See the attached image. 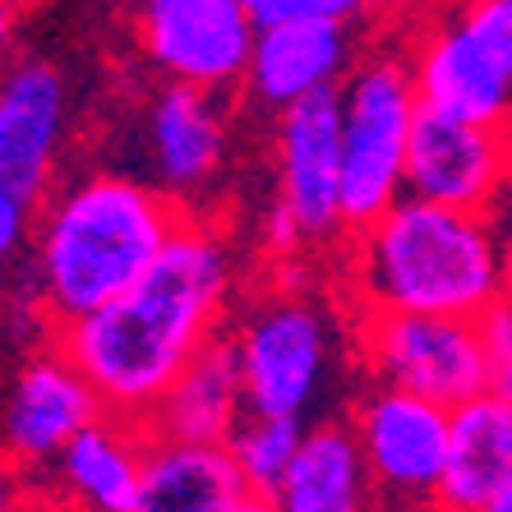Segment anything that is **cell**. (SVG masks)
I'll use <instances>...</instances> for the list:
<instances>
[{"label":"cell","mask_w":512,"mask_h":512,"mask_svg":"<svg viewBox=\"0 0 512 512\" xmlns=\"http://www.w3.org/2000/svg\"><path fill=\"white\" fill-rule=\"evenodd\" d=\"M356 291L370 314L480 319L503 300V231L485 213L406 194L360 231Z\"/></svg>","instance_id":"3"},{"label":"cell","mask_w":512,"mask_h":512,"mask_svg":"<svg viewBox=\"0 0 512 512\" xmlns=\"http://www.w3.org/2000/svg\"><path fill=\"white\" fill-rule=\"evenodd\" d=\"M512 476V402L476 397L453 411L448 471L434 512H480Z\"/></svg>","instance_id":"19"},{"label":"cell","mask_w":512,"mask_h":512,"mask_svg":"<svg viewBox=\"0 0 512 512\" xmlns=\"http://www.w3.org/2000/svg\"><path fill=\"white\" fill-rule=\"evenodd\" d=\"M480 328V346H485V379H489V397L512 402V305H494L489 314L476 319Z\"/></svg>","instance_id":"23"},{"label":"cell","mask_w":512,"mask_h":512,"mask_svg":"<svg viewBox=\"0 0 512 512\" xmlns=\"http://www.w3.org/2000/svg\"><path fill=\"white\" fill-rule=\"evenodd\" d=\"M5 512H19V508H5Z\"/></svg>","instance_id":"29"},{"label":"cell","mask_w":512,"mask_h":512,"mask_svg":"<svg viewBox=\"0 0 512 512\" xmlns=\"http://www.w3.org/2000/svg\"><path fill=\"white\" fill-rule=\"evenodd\" d=\"M457 14L480 37V47L512 74V0H480V5H466Z\"/></svg>","instance_id":"24"},{"label":"cell","mask_w":512,"mask_h":512,"mask_svg":"<svg viewBox=\"0 0 512 512\" xmlns=\"http://www.w3.org/2000/svg\"><path fill=\"white\" fill-rule=\"evenodd\" d=\"M143 56L167 84L185 88H231L250 74L254 19L250 0H153L134 19Z\"/></svg>","instance_id":"7"},{"label":"cell","mask_w":512,"mask_h":512,"mask_svg":"<svg viewBox=\"0 0 512 512\" xmlns=\"http://www.w3.org/2000/svg\"><path fill=\"white\" fill-rule=\"evenodd\" d=\"M250 489L231 462L227 443H176L148 439L143 489L134 512H227Z\"/></svg>","instance_id":"20"},{"label":"cell","mask_w":512,"mask_h":512,"mask_svg":"<svg viewBox=\"0 0 512 512\" xmlns=\"http://www.w3.org/2000/svg\"><path fill=\"white\" fill-rule=\"evenodd\" d=\"M231 282L222 236L185 217L153 273L93 319L60 328L56 346L84 370L107 416L148 425L190 360L222 333Z\"/></svg>","instance_id":"1"},{"label":"cell","mask_w":512,"mask_h":512,"mask_svg":"<svg viewBox=\"0 0 512 512\" xmlns=\"http://www.w3.org/2000/svg\"><path fill=\"white\" fill-rule=\"evenodd\" d=\"M420 120L411 56L374 51L342 84V227L370 231L406 199V157Z\"/></svg>","instance_id":"4"},{"label":"cell","mask_w":512,"mask_h":512,"mask_svg":"<svg viewBox=\"0 0 512 512\" xmlns=\"http://www.w3.org/2000/svg\"><path fill=\"white\" fill-rule=\"evenodd\" d=\"M227 512H282V508H277V499H263V494H245V499H236Z\"/></svg>","instance_id":"26"},{"label":"cell","mask_w":512,"mask_h":512,"mask_svg":"<svg viewBox=\"0 0 512 512\" xmlns=\"http://www.w3.org/2000/svg\"><path fill=\"white\" fill-rule=\"evenodd\" d=\"M143 185L162 199L190 203L208 194L227 167V116L213 93L162 84L143 107Z\"/></svg>","instance_id":"10"},{"label":"cell","mask_w":512,"mask_h":512,"mask_svg":"<svg viewBox=\"0 0 512 512\" xmlns=\"http://www.w3.org/2000/svg\"><path fill=\"white\" fill-rule=\"evenodd\" d=\"M503 305H512V227H503Z\"/></svg>","instance_id":"27"},{"label":"cell","mask_w":512,"mask_h":512,"mask_svg":"<svg viewBox=\"0 0 512 512\" xmlns=\"http://www.w3.org/2000/svg\"><path fill=\"white\" fill-rule=\"evenodd\" d=\"M148 425L102 416L93 429L60 453L56 480L84 512H134L143 489V453H148Z\"/></svg>","instance_id":"17"},{"label":"cell","mask_w":512,"mask_h":512,"mask_svg":"<svg viewBox=\"0 0 512 512\" xmlns=\"http://www.w3.org/2000/svg\"><path fill=\"white\" fill-rule=\"evenodd\" d=\"M356 70V33L346 19L333 24H291L254 37V60L245 88L273 116L310 102V97L342 88Z\"/></svg>","instance_id":"15"},{"label":"cell","mask_w":512,"mask_h":512,"mask_svg":"<svg viewBox=\"0 0 512 512\" xmlns=\"http://www.w3.org/2000/svg\"><path fill=\"white\" fill-rule=\"evenodd\" d=\"M277 203L310 240L342 231V88L282 111L273 125Z\"/></svg>","instance_id":"11"},{"label":"cell","mask_w":512,"mask_h":512,"mask_svg":"<svg viewBox=\"0 0 512 512\" xmlns=\"http://www.w3.org/2000/svg\"><path fill=\"white\" fill-rule=\"evenodd\" d=\"M351 429L383 499L439 503L448 443H453V411L374 383L351 406Z\"/></svg>","instance_id":"8"},{"label":"cell","mask_w":512,"mask_h":512,"mask_svg":"<svg viewBox=\"0 0 512 512\" xmlns=\"http://www.w3.org/2000/svg\"><path fill=\"white\" fill-rule=\"evenodd\" d=\"M263 240H268V250H273V254H291L300 240H310V236L300 231V222L286 213L282 203H273V208H268V217H263Z\"/></svg>","instance_id":"25"},{"label":"cell","mask_w":512,"mask_h":512,"mask_svg":"<svg viewBox=\"0 0 512 512\" xmlns=\"http://www.w3.org/2000/svg\"><path fill=\"white\" fill-rule=\"evenodd\" d=\"M503 139L499 130L466 125L420 107L411 157H406V194L462 213H489L494 194L503 190Z\"/></svg>","instance_id":"13"},{"label":"cell","mask_w":512,"mask_h":512,"mask_svg":"<svg viewBox=\"0 0 512 512\" xmlns=\"http://www.w3.org/2000/svg\"><path fill=\"white\" fill-rule=\"evenodd\" d=\"M420 107L439 116L499 130L512 116V74L480 47V37L462 24V14L439 19L411 51Z\"/></svg>","instance_id":"14"},{"label":"cell","mask_w":512,"mask_h":512,"mask_svg":"<svg viewBox=\"0 0 512 512\" xmlns=\"http://www.w3.org/2000/svg\"><path fill=\"white\" fill-rule=\"evenodd\" d=\"M102 416L107 406L97 388L60 346L33 351L14 370L10 397H5V448L19 466H56L60 453Z\"/></svg>","instance_id":"12"},{"label":"cell","mask_w":512,"mask_h":512,"mask_svg":"<svg viewBox=\"0 0 512 512\" xmlns=\"http://www.w3.org/2000/svg\"><path fill=\"white\" fill-rule=\"evenodd\" d=\"M185 217L153 185L93 171L47 199L33 227V296L56 328L93 319L157 268Z\"/></svg>","instance_id":"2"},{"label":"cell","mask_w":512,"mask_h":512,"mask_svg":"<svg viewBox=\"0 0 512 512\" xmlns=\"http://www.w3.org/2000/svg\"><path fill=\"white\" fill-rule=\"evenodd\" d=\"M305 434H310L305 420L259 416V411H250V416L240 420V429L227 439V453H231V462H236L245 489L273 499L277 489H282L286 471H291V462H296L300 448H305Z\"/></svg>","instance_id":"21"},{"label":"cell","mask_w":512,"mask_h":512,"mask_svg":"<svg viewBox=\"0 0 512 512\" xmlns=\"http://www.w3.org/2000/svg\"><path fill=\"white\" fill-rule=\"evenodd\" d=\"M245 370L250 411L259 416L305 420L319 406L337 346L328 314L305 296H263L231 328Z\"/></svg>","instance_id":"5"},{"label":"cell","mask_w":512,"mask_h":512,"mask_svg":"<svg viewBox=\"0 0 512 512\" xmlns=\"http://www.w3.org/2000/svg\"><path fill=\"white\" fill-rule=\"evenodd\" d=\"M356 0H250V19L254 33H268V28H291V24H333L346 19L356 24L360 19Z\"/></svg>","instance_id":"22"},{"label":"cell","mask_w":512,"mask_h":512,"mask_svg":"<svg viewBox=\"0 0 512 512\" xmlns=\"http://www.w3.org/2000/svg\"><path fill=\"white\" fill-rule=\"evenodd\" d=\"M360 360L379 388L425 397L457 411L489 393L485 346L476 319H439V314H365L360 323Z\"/></svg>","instance_id":"6"},{"label":"cell","mask_w":512,"mask_h":512,"mask_svg":"<svg viewBox=\"0 0 512 512\" xmlns=\"http://www.w3.org/2000/svg\"><path fill=\"white\" fill-rule=\"evenodd\" d=\"M273 499L282 512H374L379 485L365 466L356 429L337 420L310 425L305 448Z\"/></svg>","instance_id":"18"},{"label":"cell","mask_w":512,"mask_h":512,"mask_svg":"<svg viewBox=\"0 0 512 512\" xmlns=\"http://www.w3.org/2000/svg\"><path fill=\"white\" fill-rule=\"evenodd\" d=\"M480 512H512V476L503 480V489H499V494H494V499H489Z\"/></svg>","instance_id":"28"},{"label":"cell","mask_w":512,"mask_h":512,"mask_svg":"<svg viewBox=\"0 0 512 512\" xmlns=\"http://www.w3.org/2000/svg\"><path fill=\"white\" fill-rule=\"evenodd\" d=\"M70 125V84L51 60L24 56L0 88V203L42 213Z\"/></svg>","instance_id":"9"},{"label":"cell","mask_w":512,"mask_h":512,"mask_svg":"<svg viewBox=\"0 0 512 512\" xmlns=\"http://www.w3.org/2000/svg\"><path fill=\"white\" fill-rule=\"evenodd\" d=\"M250 416V393H245V370L231 333H217L190 360V370L176 379L162 411L148 420V434L176 443H227Z\"/></svg>","instance_id":"16"}]
</instances>
